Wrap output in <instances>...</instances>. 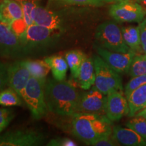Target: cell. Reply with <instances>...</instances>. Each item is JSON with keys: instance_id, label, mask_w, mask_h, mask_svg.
Segmentation results:
<instances>
[{"instance_id": "cell-1", "label": "cell", "mask_w": 146, "mask_h": 146, "mask_svg": "<svg viewBox=\"0 0 146 146\" xmlns=\"http://www.w3.org/2000/svg\"><path fill=\"white\" fill-rule=\"evenodd\" d=\"M80 92L70 82L47 80L45 84V98L48 111L61 116L75 114Z\"/></svg>"}, {"instance_id": "cell-2", "label": "cell", "mask_w": 146, "mask_h": 146, "mask_svg": "<svg viewBox=\"0 0 146 146\" xmlns=\"http://www.w3.org/2000/svg\"><path fill=\"white\" fill-rule=\"evenodd\" d=\"M68 116L70 133L87 145L112 133V123L105 114L76 113Z\"/></svg>"}, {"instance_id": "cell-3", "label": "cell", "mask_w": 146, "mask_h": 146, "mask_svg": "<svg viewBox=\"0 0 146 146\" xmlns=\"http://www.w3.org/2000/svg\"><path fill=\"white\" fill-rule=\"evenodd\" d=\"M62 32L35 23L32 24L20 37L25 56L42 52L52 46L59 39Z\"/></svg>"}, {"instance_id": "cell-4", "label": "cell", "mask_w": 146, "mask_h": 146, "mask_svg": "<svg viewBox=\"0 0 146 146\" xmlns=\"http://www.w3.org/2000/svg\"><path fill=\"white\" fill-rule=\"evenodd\" d=\"M96 46L116 52L131 50L124 41L121 29L113 21H106L97 27L95 33Z\"/></svg>"}, {"instance_id": "cell-5", "label": "cell", "mask_w": 146, "mask_h": 146, "mask_svg": "<svg viewBox=\"0 0 146 146\" xmlns=\"http://www.w3.org/2000/svg\"><path fill=\"white\" fill-rule=\"evenodd\" d=\"M46 81L31 76L23 92V101L30 110L33 117L35 119H41L48 111L45 98Z\"/></svg>"}, {"instance_id": "cell-6", "label": "cell", "mask_w": 146, "mask_h": 146, "mask_svg": "<svg viewBox=\"0 0 146 146\" xmlns=\"http://www.w3.org/2000/svg\"><path fill=\"white\" fill-rule=\"evenodd\" d=\"M93 58L96 70L94 87L106 96L113 90L124 92L122 78L119 73L111 68L99 55L94 56Z\"/></svg>"}, {"instance_id": "cell-7", "label": "cell", "mask_w": 146, "mask_h": 146, "mask_svg": "<svg viewBox=\"0 0 146 146\" xmlns=\"http://www.w3.org/2000/svg\"><path fill=\"white\" fill-rule=\"evenodd\" d=\"M46 135L34 129H19L0 135V146H38L45 143Z\"/></svg>"}, {"instance_id": "cell-8", "label": "cell", "mask_w": 146, "mask_h": 146, "mask_svg": "<svg viewBox=\"0 0 146 146\" xmlns=\"http://www.w3.org/2000/svg\"><path fill=\"white\" fill-rule=\"evenodd\" d=\"M109 14L118 23H139L145 18L146 9L138 1L127 0L114 3Z\"/></svg>"}, {"instance_id": "cell-9", "label": "cell", "mask_w": 146, "mask_h": 146, "mask_svg": "<svg viewBox=\"0 0 146 146\" xmlns=\"http://www.w3.org/2000/svg\"><path fill=\"white\" fill-rule=\"evenodd\" d=\"M25 56L20 37L9 25L0 21V57L14 59Z\"/></svg>"}, {"instance_id": "cell-10", "label": "cell", "mask_w": 146, "mask_h": 146, "mask_svg": "<svg viewBox=\"0 0 146 146\" xmlns=\"http://www.w3.org/2000/svg\"><path fill=\"white\" fill-rule=\"evenodd\" d=\"M106 96L94 87L81 94L75 114L85 113L106 115Z\"/></svg>"}, {"instance_id": "cell-11", "label": "cell", "mask_w": 146, "mask_h": 146, "mask_svg": "<svg viewBox=\"0 0 146 146\" xmlns=\"http://www.w3.org/2000/svg\"><path fill=\"white\" fill-rule=\"evenodd\" d=\"M98 55L112 69L119 74L127 73L136 53L132 50L127 52H116L96 46Z\"/></svg>"}, {"instance_id": "cell-12", "label": "cell", "mask_w": 146, "mask_h": 146, "mask_svg": "<svg viewBox=\"0 0 146 146\" xmlns=\"http://www.w3.org/2000/svg\"><path fill=\"white\" fill-rule=\"evenodd\" d=\"M124 92L113 90L106 95V115L112 122L118 121L129 112L127 99Z\"/></svg>"}, {"instance_id": "cell-13", "label": "cell", "mask_w": 146, "mask_h": 146, "mask_svg": "<svg viewBox=\"0 0 146 146\" xmlns=\"http://www.w3.org/2000/svg\"><path fill=\"white\" fill-rule=\"evenodd\" d=\"M8 87L16 91L23 99L24 90L31 77L30 72L21 60L8 64Z\"/></svg>"}, {"instance_id": "cell-14", "label": "cell", "mask_w": 146, "mask_h": 146, "mask_svg": "<svg viewBox=\"0 0 146 146\" xmlns=\"http://www.w3.org/2000/svg\"><path fill=\"white\" fill-rule=\"evenodd\" d=\"M34 23L47 28L63 31L64 22L58 14L49 8H43L38 5L34 13Z\"/></svg>"}, {"instance_id": "cell-15", "label": "cell", "mask_w": 146, "mask_h": 146, "mask_svg": "<svg viewBox=\"0 0 146 146\" xmlns=\"http://www.w3.org/2000/svg\"><path fill=\"white\" fill-rule=\"evenodd\" d=\"M112 136L119 145L146 146V140L129 127H122L120 126L113 127Z\"/></svg>"}, {"instance_id": "cell-16", "label": "cell", "mask_w": 146, "mask_h": 146, "mask_svg": "<svg viewBox=\"0 0 146 146\" xmlns=\"http://www.w3.org/2000/svg\"><path fill=\"white\" fill-rule=\"evenodd\" d=\"M21 19H23V9L16 0H0V21L10 26Z\"/></svg>"}, {"instance_id": "cell-17", "label": "cell", "mask_w": 146, "mask_h": 146, "mask_svg": "<svg viewBox=\"0 0 146 146\" xmlns=\"http://www.w3.org/2000/svg\"><path fill=\"white\" fill-rule=\"evenodd\" d=\"M76 80L79 87L83 90H89L94 85L96 81V70L94 58L88 57L85 58L82 63Z\"/></svg>"}, {"instance_id": "cell-18", "label": "cell", "mask_w": 146, "mask_h": 146, "mask_svg": "<svg viewBox=\"0 0 146 146\" xmlns=\"http://www.w3.org/2000/svg\"><path fill=\"white\" fill-rule=\"evenodd\" d=\"M127 99L129 107L128 116L133 117L137 113L146 106V84L141 85L133 91Z\"/></svg>"}, {"instance_id": "cell-19", "label": "cell", "mask_w": 146, "mask_h": 146, "mask_svg": "<svg viewBox=\"0 0 146 146\" xmlns=\"http://www.w3.org/2000/svg\"><path fill=\"white\" fill-rule=\"evenodd\" d=\"M44 61L50 66L54 78L57 81L66 80L68 66L65 58L57 55L45 58Z\"/></svg>"}, {"instance_id": "cell-20", "label": "cell", "mask_w": 146, "mask_h": 146, "mask_svg": "<svg viewBox=\"0 0 146 146\" xmlns=\"http://www.w3.org/2000/svg\"><path fill=\"white\" fill-rule=\"evenodd\" d=\"M124 41L128 47L135 52L142 51L139 26H128L121 28Z\"/></svg>"}, {"instance_id": "cell-21", "label": "cell", "mask_w": 146, "mask_h": 146, "mask_svg": "<svg viewBox=\"0 0 146 146\" xmlns=\"http://www.w3.org/2000/svg\"><path fill=\"white\" fill-rule=\"evenodd\" d=\"M22 62L33 77L41 80H47L46 77L51 70L44 60H22Z\"/></svg>"}, {"instance_id": "cell-22", "label": "cell", "mask_w": 146, "mask_h": 146, "mask_svg": "<svg viewBox=\"0 0 146 146\" xmlns=\"http://www.w3.org/2000/svg\"><path fill=\"white\" fill-rule=\"evenodd\" d=\"M65 59L70 68L71 75L74 79H76L82 63L87 58V56L80 50H70L65 54Z\"/></svg>"}, {"instance_id": "cell-23", "label": "cell", "mask_w": 146, "mask_h": 146, "mask_svg": "<svg viewBox=\"0 0 146 146\" xmlns=\"http://www.w3.org/2000/svg\"><path fill=\"white\" fill-rule=\"evenodd\" d=\"M23 101L18 93L10 87L0 92V105L3 107L21 106Z\"/></svg>"}, {"instance_id": "cell-24", "label": "cell", "mask_w": 146, "mask_h": 146, "mask_svg": "<svg viewBox=\"0 0 146 146\" xmlns=\"http://www.w3.org/2000/svg\"><path fill=\"white\" fill-rule=\"evenodd\" d=\"M104 4L102 0H49V6L53 8H62L71 5H89L102 6Z\"/></svg>"}, {"instance_id": "cell-25", "label": "cell", "mask_w": 146, "mask_h": 146, "mask_svg": "<svg viewBox=\"0 0 146 146\" xmlns=\"http://www.w3.org/2000/svg\"><path fill=\"white\" fill-rule=\"evenodd\" d=\"M23 9V19L27 27L34 23V13L39 5V0H16Z\"/></svg>"}, {"instance_id": "cell-26", "label": "cell", "mask_w": 146, "mask_h": 146, "mask_svg": "<svg viewBox=\"0 0 146 146\" xmlns=\"http://www.w3.org/2000/svg\"><path fill=\"white\" fill-rule=\"evenodd\" d=\"M127 73L131 77L146 74V54L136 55L133 58Z\"/></svg>"}, {"instance_id": "cell-27", "label": "cell", "mask_w": 146, "mask_h": 146, "mask_svg": "<svg viewBox=\"0 0 146 146\" xmlns=\"http://www.w3.org/2000/svg\"><path fill=\"white\" fill-rule=\"evenodd\" d=\"M125 125L135 131L146 140V119L143 116L135 115V117L127 121Z\"/></svg>"}, {"instance_id": "cell-28", "label": "cell", "mask_w": 146, "mask_h": 146, "mask_svg": "<svg viewBox=\"0 0 146 146\" xmlns=\"http://www.w3.org/2000/svg\"><path fill=\"white\" fill-rule=\"evenodd\" d=\"M146 84V74L132 77V79L128 82L124 89V94L126 98H128L133 91L142 85Z\"/></svg>"}, {"instance_id": "cell-29", "label": "cell", "mask_w": 146, "mask_h": 146, "mask_svg": "<svg viewBox=\"0 0 146 146\" xmlns=\"http://www.w3.org/2000/svg\"><path fill=\"white\" fill-rule=\"evenodd\" d=\"M15 117L14 110L10 108H0V133L9 125Z\"/></svg>"}, {"instance_id": "cell-30", "label": "cell", "mask_w": 146, "mask_h": 146, "mask_svg": "<svg viewBox=\"0 0 146 146\" xmlns=\"http://www.w3.org/2000/svg\"><path fill=\"white\" fill-rule=\"evenodd\" d=\"M8 64L0 61V92L8 86Z\"/></svg>"}, {"instance_id": "cell-31", "label": "cell", "mask_w": 146, "mask_h": 146, "mask_svg": "<svg viewBox=\"0 0 146 146\" xmlns=\"http://www.w3.org/2000/svg\"><path fill=\"white\" fill-rule=\"evenodd\" d=\"M91 145L94 146H115L119 145V143L113 137L112 133L108 135H106L98 139L96 141L93 142Z\"/></svg>"}, {"instance_id": "cell-32", "label": "cell", "mask_w": 146, "mask_h": 146, "mask_svg": "<svg viewBox=\"0 0 146 146\" xmlns=\"http://www.w3.org/2000/svg\"><path fill=\"white\" fill-rule=\"evenodd\" d=\"M47 146H76L75 142L69 138H54L47 143Z\"/></svg>"}, {"instance_id": "cell-33", "label": "cell", "mask_w": 146, "mask_h": 146, "mask_svg": "<svg viewBox=\"0 0 146 146\" xmlns=\"http://www.w3.org/2000/svg\"><path fill=\"white\" fill-rule=\"evenodd\" d=\"M139 27L142 52L146 54V17L139 23Z\"/></svg>"}, {"instance_id": "cell-34", "label": "cell", "mask_w": 146, "mask_h": 146, "mask_svg": "<svg viewBox=\"0 0 146 146\" xmlns=\"http://www.w3.org/2000/svg\"><path fill=\"white\" fill-rule=\"evenodd\" d=\"M135 115L142 116L143 117H144L146 119V106L145 108H143V109H141V111H140V112H138L137 114H136Z\"/></svg>"}, {"instance_id": "cell-35", "label": "cell", "mask_w": 146, "mask_h": 146, "mask_svg": "<svg viewBox=\"0 0 146 146\" xmlns=\"http://www.w3.org/2000/svg\"><path fill=\"white\" fill-rule=\"evenodd\" d=\"M104 2H107V3H117L120 2V1H127V0H102ZM134 1H137V0H134Z\"/></svg>"}, {"instance_id": "cell-36", "label": "cell", "mask_w": 146, "mask_h": 146, "mask_svg": "<svg viewBox=\"0 0 146 146\" xmlns=\"http://www.w3.org/2000/svg\"><path fill=\"white\" fill-rule=\"evenodd\" d=\"M139 3H140L146 9V0H137Z\"/></svg>"}]
</instances>
